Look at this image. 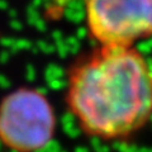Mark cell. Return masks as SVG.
Listing matches in <instances>:
<instances>
[{
  "label": "cell",
  "mask_w": 152,
  "mask_h": 152,
  "mask_svg": "<svg viewBox=\"0 0 152 152\" xmlns=\"http://www.w3.org/2000/svg\"><path fill=\"white\" fill-rule=\"evenodd\" d=\"M65 104L88 138L131 140L152 121V61L137 46L96 45L71 66Z\"/></svg>",
  "instance_id": "6da1fadb"
},
{
  "label": "cell",
  "mask_w": 152,
  "mask_h": 152,
  "mask_svg": "<svg viewBox=\"0 0 152 152\" xmlns=\"http://www.w3.org/2000/svg\"><path fill=\"white\" fill-rule=\"evenodd\" d=\"M57 134L56 109L39 89L20 86L0 100V146L9 152H43Z\"/></svg>",
  "instance_id": "7a4b0ae2"
},
{
  "label": "cell",
  "mask_w": 152,
  "mask_h": 152,
  "mask_svg": "<svg viewBox=\"0 0 152 152\" xmlns=\"http://www.w3.org/2000/svg\"><path fill=\"white\" fill-rule=\"evenodd\" d=\"M84 19L96 45L137 46L152 37V0H84Z\"/></svg>",
  "instance_id": "3957f363"
}]
</instances>
